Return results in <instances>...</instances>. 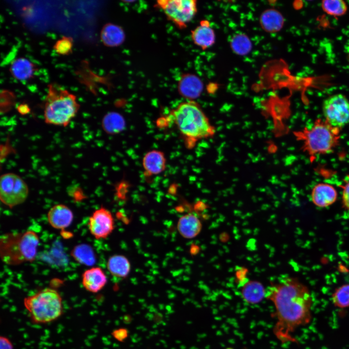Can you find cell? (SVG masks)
I'll return each mask as SVG.
<instances>
[{
  "label": "cell",
  "instance_id": "cell-19",
  "mask_svg": "<svg viewBox=\"0 0 349 349\" xmlns=\"http://www.w3.org/2000/svg\"><path fill=\"white\" fill-rule=\"evenodd\" d=\"M125 38L124 30L118 25L108 23L105 24L101 29V40L106 47H118L124 42Z\"/></svg>",
  "mask_w": 349,
  "mask_h": 349
},
{
  "label": "cell",
  "instance_id": "cell-18",
  "mask_svg": "<svg viewBox=\"0 0 349 349\" xmlns=\"http://www.w3.org/2000/svg\"><path fill=\"white\" fill-rule=\"evenodd\" d=\"M143 165L148 175H157L165 170L166 159L162 152L157 150H151L144 156Z\"/></svg>",
  "mask_w": 349,
  "mask_h": 349
},
{
  "label": "cell",
  "instance_id": "cell-14",
  "mask_svg": "<svg viewBox=\"0 0 349 349\" xmlns=\"http://www.w3.org/2000/svg\"><path fill=\"white\" fill-rule=\"evenodd\" d=\"M337 198V192L332 185L327 183H318L311 192L313 204L319 207H326L333 204Z\"/></svg>",
  "mask_w": 349,
  "mask_h": 349
},
{
  "label": "cell",
  "instance_id": "cell-11",
  "mask_svg": "<svg viewBox=\"0 0 349 349\" xmlns=\"http://www.w3.org/2000/svg\"><path fill=\"white\" fill-rule=\"evenodd\" d=\"M177 89L182 97L193 100L201 95L203 90V83L196 75L185 73L180 76L178 81Z\"/></svg>",
  "mask_w": 349,
  "mask_h": 349
},
{
  "label": "cell",
  "instance_id": "cell-5",
  "mask_svg": "<svg viewBox=\"0 0 349 349\" xmlns=\"http://www.w3.org/2000/svg\"><path fill=\"white\" fill-rule=\"evenodd\" d=\"M23 304L35 324L53 321L61 317L63 311L62 298L56 290L51 288H45L25 297Z\"/></svg>",
  "mask_w": 349,
  "mask_h": 349
},
{
  "label": "cell",
  "instance_id": "cell-24",
  "mask_svg": "<svg viewBox=\"0 0 349 349\" xmlns=\"http://www.w3.org/2000/svg\"><path fill=\"white\" fill-rule=\"evenodd\" d=\"M125 126V122L123 117L117 112H109L103 119L102 127L108 133H119L124 129Z\"/></svg>",
  "mask_w": 349,
  "mask_h": 349
},
{
  "label": "cell",
  "instance_id": "cell-1",
  "mask_svg": "<svg viewBox=\"0 0 349 349\" xmlns=\"http://www.w3.org/2000/svg\"><path fill=\"white\" fill-rule=\"evenodd\" d=\"M266 298L275 308L273 333L276 338L282 343L297 342L293 333L312 319L313 300L308 288L295 278L284 277L271 282Z\"/></svg>",
  "mask_w": 349,
  "mask_h": 349
},
{
  "label": "cell",
  "instance_id": "cell-2",
  "mask_svg": "<svg viewBox=\"0 0 349 349\" xmlns=\"http://www.w3.org/2000/svg\"><path fill=\"white\" fill-rule=\"evenodd\" d=\"M171 116L180 133L191 143L214 134V128L208 119L193 100L180 103L172 111Z\"/></svg>",
  "mask_w": 349,
  "mask_h": 349
},
{
  "label": "cell",
  "instance_id": "cell-16",
  "mask_svg": "<svg viewBox=\"0 0 349 349\" xmlns=\"http://www.w3.org/2000/svg\"><path fill=\"white\" fill-rule=\"evenodd\" d=\"M202 224L200 220L194 214L188 213L181 216L177 223V229L184 238L191 239L201 231Z\"/></svg>",
  "mask_w": 349,
  "mask_h": 349
},
{
  "label": "cell",
  "instance_id": "cell-6",
  "mask_svg": "<svg viewBox=\"0 0 349 349\" xmlns=\"http://www.w3.org/2000/svg\"><path fill=\"white\" fill-rule=\"evenodd\" d=\"M2 238L0 254L5 263L17 265L34 260L39 244L38 236L34 231L7 234Z\"/></svg>",
  "mask_w": 349,
  "mask_h": 349
},
{
  "label": "cell",
  "instance_id": "cell-25",
  "mask_svg": "<svg viewBox=\"0 0 349 349\" xmlns=\"http://www.w3.org/2000/svg\"><path fill=\"white\" fill-rule=\"evenodd\" d=\"M230 46L236 54L245 55L251 50L252 44L247 35L243 33H238L234 35L232 38Z\"/></svg>",
  "mask_w": 349,
  "mask_h": 349
},
{
  "label": "cell",
  "instance_id": "cell-32",
  "mask_svg": "<svg viewBox=\"0 0 349 349\" xmlns=\"http://www.w3.org/2000/svg\"><path fill=\"white\" fill-rule=\"evenodd\" d=\"M17 110L19 112L24 114L28 111L29 108L26 104H21L18 106Z\"/></svg>",
  "mask_w": 349,
  "mask_h": 349
},
{
  "label": "cell",
  "instance_id": "cell-3",
  "mask_svg": "<svg viewBox=\"0 0 349 349\" xmlns=\"http://www.w3.org/2000/svg\"><path fill=\"white\" fill-rule=\"evenodd\" d=\"M79 108L76 96L55 83L48 86L45 100L44 117L49 125L66 127Z\"/></svg>",
  "mask_w": 349,
  "mask_h": 349
},
{
  "label": "cell",
  "instance_id": "cell-4",
  "mask_svg": "<svg viewBox=\"0 0 349 349\" xmlns=\"http://www.w3.org/2000/svg\"><path fill=\"white\" fill-rule=\"evenodd\" d=\"M340 129L330 125L326 120L317 119L310 128L299 132L297 136L303 142V151L312 159L316 156L330 153L337 145Z\"/></svg>",
  "mask_w": 349,
  "mask_h": 349
},
{
  "label": "cell",
  "instance_id": "cell-10",
  "mask_svg": "<svg viewBox=\"0 0 349 349\" xmlns=\"http://www.w3.org/2000/svg\"><path fill=\"white\" fill-rule=\"evenodd\" d=\"M88 226L91 234L95 239H105L114 229V218L109 210L101 207L94 211L89 217Z\"/></svg>",
  "mask_w": 349,
  "mask_h": 349
},
{
  "label": "cell",
  "instance_id": "cell-29",
  "mask_svg": "<svg viewBox=\"0 0 349 349\" xmlns=\"http://www.w3.org/2000/svg\"><path fill=\"white\" fill-rule=\"evenodd\" d=\"M342 204L344 208L349 210V175L342 186Z\"/></svg>",
  "mask_w": 349,
  "mask_h": 349
},
{
  "label": "cell",
  "instance_id": "cell-30",
  "mask_svg": "<svg viewBox=\"0 0 349 349\" xmlns=\"http://www.w3.org/2000/svg\"><path fill=\"white\" fill-rule=\"evenodd\" d=\"M128 333L127 330L121 328L114 330L112 333V335L118 341L122 342L127 339Z\"/></svg>",
  "mask_w": 349,
  "mask_h": 349
},
{
  "label": "cell",
  "instance_id": "cell-33",
  "mask_svg": "<svg viewBox=\"0 0 349 349\" xmlns=\"http://www.w3.org/2000/svg\"><path fill=\"white\" fill-rule=\"evenodd\" d=\"M349 55L348 59H349V55Z\"/></svg>",
  "mask_w": 349,
  "mask_h": 349
},
{
  "label": "cell",
  "instance_id": "cell-17",
  "mask_svg": "<svg viewBox=\"0 0 349 349\" xmlns=\"http://www.w3.org/2000/svg\"><path fill=\"white\" fill-rule=\"evenodd\" d=\"M266 289L260 282L255 280H247L241 286V296L245 302L255 304L266 298Z\"/></svg>",
  "mask_w": 349,
  "mask_h": 349
},
{
  "label": "cell",
  "instance_id": "cell-13",
  "mask_svg": "<svg viewBox=\"0 0 349 349\" xmlns=\"http://www.w3.org/2000/svg\"><path fill=\"white\" fill-rule=\"evenodd\" d=\"M84 288L91 293L101 291L107 283V277L100 267H92L85 270L81 276Z\"/></svg>",
  "mask_w": 349,
  "mask_h": 349
},
{
  "label": "cell",
  "instance_id": "cell-8",
  "mask_svg": "<svg viewBox=\"0 0 349 349\" xmlns=\"http://www.w3.org/2000/svg\"><path fill=\"white\" fill-rule=\"evenodd\" d=\"M28 194V187L20 176L13 173L1 175L0 199L3 204L13 208L25 202Z\"/></svg>",
  "mask_w": 349,
  "mask_h": 349
},
{
  "label": "cell",
  "instance_id": "cell-12",
  "mask_svg": "<svg viewBox=\"0 0 349 349\" xmlns=\"http://www.w3.org/2000/svg\"><path fill=\"white\" fill-rule=\"evenodd\" d=\"M47 218L48 223L53 228L63 230L71 224L74 216L72 210L67 206L57 204L49 209Z\"/></svg>",
  "mask_w": 349,
  "mask_h": 349
},
{
  "label": "cell",
  "instance_id": "cell-26",
  "mask_svg": "<svg viewBox=\"0 0 349 349\" xmlns=\"http://www.w3.org/2000/svg\"><path fill=\"white\" fill-rule=\"evenodd\" d=\"M322 10L327 15L333 17H339L347 12L346 2L342 0H325L321 1Z\"/></svg>",
  "mask_w": 349,
  "mask_h": 349
},
{
  "label": "cell",
  "instance_id": "cell-20",
  "mask_svg": "<svg viewBox=\"0 0 349 349\" xmlns=\"http://www.w3.org/2000/svg\"><path fill=\"white\" fill-rule=\"evenodd\" d=\"M36 70V67L33 63L23 57L14 60L10 67V71L12 76L21 81L32 78Z\"/></svg>",
  "mask_w": 349,
  "mask_h": 349
},
{
  "label": "cell",
  "instance_id": "cell-15",
  "mask_svg": "<svg viewBox=\"0 0 349 349\" xmlns=\"http://www.w3.org/2000/svg\"><path fill=\"white\" fill-rule=\"evenodd\" d=\"M193 43L205 50L211 47L215 41V34L207 20H202L199 25L191 31Z\"/></svg>",
  "mask_w": 349,
  "mask_h": 349
},
{
  "label": "cell",
  "instance_id": "cell-9",
  "mask_svg": "<svg viewBox=\"0 0 349 349\" xmlns=\"http://www.w3.org/2000/svg\"><path fill=\"white\" fill-rule=\"evenodd\" d=\"M322 112L332 126L340 129L349 123V100L342 94L327 97L322 103Z\"/></svg>",
  "mask_w": 349,
  "mask_h": 349
},
{
  "label": "cell",
  "instance_id": "cell-7",
  "mask_svg": "<svg viewBox=\"0 0 349 349\" xmlns=\"http://www.w3.org/2000/svg\"><path fill=\"white\" fill-rule=\"evenodd\" d=\"M156 6L162 10L167 18L179 29H184L197 11L195 0H159Z\"/></svg>",
  "mask_w": 349,
  "mask_h": 349
},
{
  "label": "cell",
  "instance_id": "cell-22",
  "mask_svg": "<svg viewBox=\"0 0 349 349\" xmlns=\"http://www.w3.org/2000/svg\"><path fill=\"white\" fill-rule=\"evenodd\" d=\"M262 28L269 32H275L281 30L284 23L282 15L278 11L270 9L265 11L260 17Z\"/></svg>",
  "mask_w": 349,
  "mask_h": 349
},
{
  "label": "cell",
  "instance_id": "cell-31",
  "mask_svg": "<svg viewBox=\"0 0 349 349\" xmlns=\"http://www.w3.org/2000/svg\"><path fill=\"white\" fill-rule=\"evenodd\" d=\"M0 349H14L11 341L6 337L1 336L0 337Z\"/></svg>",
  "mask_w": 349,
  "mask_h": 349
},
{
  "label": "cell",
  "instance_id": "cell-27",
  "mask_svg": "<svg viewBox=\"0 0 349 349\" xmlns=\"http://www.w3.org/2000/svg\"><path fill=\"white\" fill-rule=\"evenodd\" d=\"M332 301L334 306L338 308L349 307V284L336 288L332 295Z\"/></svg>",
  "mask_w": 349,
  "mask_h": 349
},
{
  "label": "cell",
  "instance_id": "cell-28",
  "mask_svg": "<svg viewBox=\"0 0 349 349\" xmlns=\"http://www.w3.org/2000/svg\"><path fill=\"white\" fill-rule=\"evenodd\" d=\"M73 40L68 36H63L58 40L53 46V49L59 55H68L72 52Z\"/></svg>",
  "mask_w": 349,
  "mask_h": 349
},
{
  "label": "cell",
  "instance_id": "cell-21",
  "mask_svg": "<svg viewBox=\"0 0 349 349\" xmlns=\"http://www.w3.org/2000/svg\"><path fill=\"white\" fill-rule=\"evenodd\" d=\"M107 268L113 276L125 278L130 273L131 265L129 261L125 256L115 254L109 258L107 263Z\"/></svg>",
  "mask_w": 349,
  "mask_h": 349
},
{
  "label": "cell",
  "instance_id": "cell-23",
  "mask_svg": "<svg viewBox=\"0 0 349 349\" xmlns=\"http://www.w3.org/2000/svg\"><path fill=\"white\" fill-rule=\"evenodd\" d=\"M71 254L77 262L87 266H92L96 261L93 249L87 244L76 246L71 251Z\"/></svg>",
  "mask_w": 349,
  "mask_h": 349
}]
</instances>
